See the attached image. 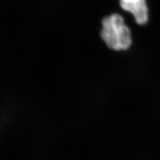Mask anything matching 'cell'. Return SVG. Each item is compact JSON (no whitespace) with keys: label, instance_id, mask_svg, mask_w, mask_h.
Masks as SVG:
<instances>
[{"label":"cell","instance_id":"2","mask_svg":"<svg viewBox=\"0 0 160 160\" xmlns=\"http://www.w3.org/2000/svg\"><path fill=\"white\" fill-rule=\"evenodd\" d=\"M120 6L125 11L131 13L139 25L148 21V8L146 0H119Z\"/></svg>","mask_w":160,"mask_h":160},{"label":"cell","instance_id":"1","mask_svg":"<svg viewBox=\"0 0 160 160\" xmlns=\"http://www.w3.org/2000/svg\"><path fill=\"white\" fill-rule=\"evenodd\" d=\"M102 25L100 36L108 48L114 51H124L131 46V31L121 15L113 13L105 17Z\"/></svg>","mask_w":160,"mask_h":160}]
</instances>
